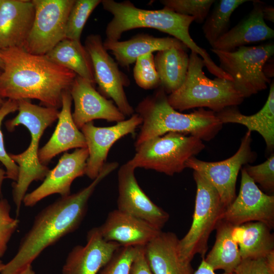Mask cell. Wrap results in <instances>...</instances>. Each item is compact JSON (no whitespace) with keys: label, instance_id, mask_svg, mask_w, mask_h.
<instances>
[{"label":"cell","instance_id":"obj_1","mask_svg":"<svg viewBox=\"0 0 274 274\" xmlns=\"http://www.w3.org/2000/svg\"><path fill=\"white\" fill-rule=\"evenodd\" d=\"M118 166L105 163L97 177L87 187L61 197L41 210L21 239L18 250L0 274H18L48 247L78 228L86 215L88 200L101 181Z\"/></svg>","mask_w":274,"mask_h":274},{"label":"cell","instance_id":"obj_2","mask_svg":"<svg viewBox=\"0 0 274 274\" xmlns=\"http://www.w3.org/2000/svg\"><path fill=\"white\" fill-rule=\"evenodd\" d=\"M4 63L0 75V96L18 101L36 99L46 107L62 106L63 93L77 75L46 55L30 53L22 47L0 50Z\"/></svg>","mask_w":274,"mask_h":274},{"label":"cell","instance_id":"obj_3","mask_svg":"<svg viewBox=\"0 0 274 274\" xmlns=\"http://www.w3.org/2000/svg\"><path fill=\"white\" fill-rule=\"evenodd\" d=\"M135 111L142 119L135 147L150 139L172 132L190 134L208 141L215 136L222 126L214 112L203 108L189 114L177 111L169 104L161 86L143 99Z\"/></svg>","mask_w":274,"mask_h":274},{"label":"cell","instance_id":"obj_4","mask_svg":"<svg viewBox=\"0 0 274 274\" xmlns=\"http://www.w3.org/2000/svg\"><path fill=\"white\" fill-rule=\"evenodd\" d=\"M17 101L18 114L7 121L5 125L12 131L16 126L23 125L28 129L31 137L30 144L24 151L18 154H9L18 166L17 179L12 183L13 200L18 216L30 184L34 181H43L50 170L39 160V142L45 130L58 119L59 112L53 108L34 105L28 99Z\"/></svg>","mask_w":274,"mask_h":274},{"label":"cell","instance_id":"obj_5","mask_svg":"<svg viewBox=\"0 0 274 274\" xmlns=\"http://www.w3.org/2000/svg\"><path fill=\"white\" fill-rule=\"evenodd\" d=\"M203 59L191 51L184 83L167 96L168 102L174 109L183 111L207 107L217 113L243 101L244 97L235 89L232 81L218 77L208 78L203 71Z\"/></svg>","mask_w":274,"mask_h":274},{"label":"cell","instance_id":"obj_6","mask_svg":"<svg viewBox=\"0 0 274 274\" xmlns=\"http://www.w3.org/2000/svg\"><path fill=\"white\" fill-rule=\"evenodd\" d=\"M101 3L104 9L113 15L106 28L107 39L118 41L128 30L151 28L172 35L187 46L193 44L189 33V27L194 21L193 17L182 15L165 8L140 9L129 1L103 0Z\"/></svg>","mask_w":274,"mask_h":274},{"label":"cell","instance_id":"obj_7","mask_svg":"<svg viewBox=\"0 0 274 274\" xmlns=\"http://www.w3.org/2000/svg\"><path fill=\"white\" fill-rule=\"evenodd\" d=\"M204 148L202 141L192 135L168 132L150 139L135 147L127 162L134 167L152 169L168 176L186 168V163Z\"/></svg>","mask_w":274,"mask_h":274},{"label":"cell","instance_id":"obj_8","mask_svg":"<svg viewBox=\"0 0 274 274\" xmlns=\"http://www.w3.org/2000/svg\"><path fill=\"white\" fill-rule=\"evenodd\" d=\"M193 177L197 190L193 221L178 244L180 256L187 263H191L196 254L205 257L210 235L226 209L216 190L203 177L194 171Z\"/></svg>","mask_w":274,"mask_h":274},{"label":"cell","instance_id":"obj_9","mask_svg":"<svg viewBox=\"0 0 274 274\" xmlns=\"http://www.w3.org/2000/svg\"><path fill=\"white\" fill-rule=\"evenodd\" d=\"M211 50L218 57L220 67L231 77L235 89L244 98L267 88L270 80L264 70L273 55V43L244 46L232 51Z\"/></svg>","mask_w":274,"mask_h":274},{"label":"cell","instance_id":"obj_10","mask_svg":"<svg viewBox=\"0 0 274 274\" xmlns=\"http://www.w3.org/2000/svg\"><path fill=\"white\" fill-rule=\"evenodd\" d=\"M35 10L32 26L23 49L46 55L65 39L67 18L75 0H32Z\"/></svg>","mask_w":274,"mask_h":274},{"label":"cell","instance_id":"obj_11","mask_svg":"<svg viewBox=\"0 0 274 274\" xmlns=\"http://www.w3.org/2000/svg\"><path fill=\"white\" fill-rule=\"evenodd\" d=\"M251 131L248 130L237 151L230 158L218 162H206L193 156L186 163V167L201 175L214 187L226 208L236 197V179L242 165L253 162L256 157L251 148Z\"/></svg>","mask_w":274,"mask_h":274},{"label":"cell","instance_id":"obj_12","mask_svg":"<svg viewBox=\"0 0 274 274\" xmlns=\"http://www.w3.org/2000/svg\"><path fill=\"white\" fill-rule=\"evenodd\" d=\"M92 62L95 83L101 92L111 98L126 116L134 114L124 89L130 85L127 76L119 68L118 64L103 45L101 36L91 34L86 39L85 46Z\"/></svg>","mask_w":274,"mask_h":274},{"label":"cell","instance_id":"obj_13","mask_svg":"<svg viewBox=\"0 0 274 274\" xmlns=\"http://www.w3.org/2000/svg\"><path fill=\"white\" fill-rule=\"evenodd\" d=\"M222 219L233 226L260 222L272 229L274 227V196L263 193L243 168L239 193L225 209Z\"/></svg>","mask_w":274,"mask_h":274},{"label":"cell","instance_id":"obj_14","mask_svg":"<svg viewBox=\"0 0 274 274\" xmlns=\"http://www.w3.org/2000/svg\"><path fill=\"white\" fill-rule=\"evenodd\" d=\"M135 169L127 162L118 172L117 209L162 230L169 215L155 204L143 191L135 178Z\"/></svg>","mask_w":274,"mask_h":274},{"label":"cell","instance_id":"obj_15","mask_svg":"<svg viewBox=\"0 0 274 274\" xmlns=\"http://www.w3.org/2000/svg\"><path fill=\"white\" fill-rule=\"evenodd\" d=\"M88 151L86 148L76 149L71 153H64L57 165L50 170L42 183L24 197L23 203L32 207L45 197L59 194L61 197L71 194L75 179L85 175Z\"/></svg>","mask_w":274,"mask_h":274},{"label":"cell","instance_id":"obj_16","mask_svg":"<svg viewBox=\"0 0 274 274\" xmlns=\"http://www.w3.org/2000/svg\"><path fill=\"white\" fill-rule=\"evenodd\" d=\"M142 123L137 113L127 120L117 122L109 127H97L93 121L81 128L88 151L85 175L92 180L98 175L105 164L109 150L114 144L128 134H133Z\"/></svg>","mask_w":274,"mask_h":274},{"label":"cell","instance_id":"obj_17","mask_svg":"<svg viewBox=\"0 0 274 274\" xmlns=\"http://www.w3.org/2000/svg\"><path fill=\"white\" fill-rule=\"evenodd\" d=\"M70 92L74 102L72 117L79 129L95 119L118 122L125 119L112 100L97 92L92 83L80 76H76Z\"/></svg>","mask_w":274,"mask_h":274},{"label":"cell","instance_id":"obj_18","mask_svg":"<svg viewBox=\"0 0 274 274\" xmlns=\"http://www.w3.org/2000/svg\"><path fill=\"white\" fill-rule=\"evenodd\" d=\"M121 246L104 239L98 227L87 232L84 246H75L68 253L61 274H97Z\"/></svg>","mask_w":274,"mask_h":274},{"label":"cell","instance_id":"obj_19","mask_svg":"<svg viewBox=\"0 0 274 274\" xmlns=\"http://www.w3.org/2000/svg\"><path fill=\"white\" fill-rule=\"evenodd\" d=\"M98 228L105 240L121 246H145L162 231L118 209L111 211Z\"/></svg>","mask_w":274,"mask_h":274},{"label":"cell","instance_id":"obj_20","mask_svg":"<svg viewBox=\"0 0 274 274\" xmlns=\"http://www.w3.org/2000/svg\"><path fill=\"white\" fill-rule=\"evenodd\" d=\"M35 10L32 1L2 0L0 50L23 48L31 29Z\"/></svg>","mask_w":274,"mask_h":274},{"label":"cell","instance_id":"obj_21","mask_svg":"<svg viewBox=\"0 0 274 274\" xmlns=\"http://www.w3.org/2000/svg\"><path fill=\"white\" fill-rule=\"evenodd\" d=\"M72 100L70 90L65 91L62 95L61 110L56 128L48 142L39 150V160L44 165L62 152L87 147L85 137L72 117Z\"/></svg>","mask_w":274,"mask_h":274},{"label":"cell","instance_id":"obj_22","mask_svg":"<svg viewBox=\"0 0 274 274\" xmlns=\"http://www.w3.org/2000/svg\"><path fill=\"white\" fill-rule=\"evenodd\" d=\"M253 8L237 25L218 39L213 49L232 51L247 44L274 38V30L265 22L262 9L263 3L253 1Z\"/></svg>","mask_w":274,"mask_h":274},{"label":"cell","instance_id":"obj_23","mask_svg":"<svg viewBox=\"0 0 274 274\" xmlns=\"http://www.w3.org/2000/svg\"><path fill=\"white\" fill-rule=\"evenodd\" d=\"M179 240L172 232L161 231L144 246L145 254L154 274H193L191 263L181 258Z\"/></svg>","mask_w":274,"mask_h":274},{"label":"cell","instance_id":"obj_24","mask_svg":"<svg viewBox=\"0 0 274 274\" xmlns=\"http://www.w3.org/2000/svg\"><path fill=\"white\" fill-rule=\"evenodd\" d=\"M104 48L111 51L118 64L128 67L141 56L172 47L188 50V48L179 40L173 37H155L146 33L135 35L124 41L108 39L103 42Z\"/></svg>","mask_w":274,"mask_h":274},{"label":"cell","instance_id":"obj_25","mask_svg":"<svg viewBox=\"0 0 274 274\" xmlns=\"http://www.w3.org/2000/svg\"><path fill=\"white\" fill-rule=\"evenodd\" d=\"M222 124L234 123L246 126L250 131H256L263 138L268 150L274 147V84H271L267 100L262 108L252 115L242 114L236 106L224 109L216 114Z\"/></svg>","mask_w":274,"mask_h":274},{"label":"cell","instance_id":"obj_26","mask_svg":"<svg viewBox=\"0 0 274 274\" xmlns=\"http://www.w3.org/2000/svg\"><path fill=\"white\" fill-rule=\"evenodd\" d=\"M266 224L249 222L233 226L232 236L238 246L242 259L265 258L274 250V236Z\"/></svg>","mask_w":274,"mask_h":274},{"label":"cell","instance_id":"obj_27","mask_svg":"<svg viewBox=\"0 0 274 274\" xmlns=\"http://www.w3.org/2000/svg\"><path fill=\"white\" fill-rule=\"evenodd\" d=\"M185 49L172 47L158 51L154 63L160 86L170 94L183 84L188 71L189 56Z\"/></svg>","mask_w":274,"mask_h":274},{"label":"cell","instance_id":"obj_28","mask_svg":"<svg viewBox=\"0 0 274 274\" xmlns=\"http://www.w3.org/2000/svg\"><path fill=\"white\" fill-rule=\"evenodd\" d=\"M233 225L221 219L216 228L214 245L204 257L206 262L215 270L233 273L242 261L238 246L232 236Z\"/></svg>","mask_w":274,"mask_h":274},{"label":"cell","instance_id":"obj_29","mask_svg":"<svg viewBox=\"0 0 274 274\" xmlns=\"http://www.w3.org/2000/svg\"><path fill=\"white\" fill-rule=\"evenodd\" d=\"M46 55L52 61L95 83L90 56L81 41L65 38Z\"/></svg>","mask_w":274,"mask_h":274},{"label":"cell","instance_id":"obj_30","mask_svg":"<svg viewBox=\"0 0 274 274\" xmlns=\"http://www.w3.org/2000/svg\"><path fill=\"white\" fill-rule=\"evenodd\" d=\"M247 0H220L215 1L211 13L202 25L204 37L211 46L229 30L230 17L236 8Z\"/></svg>","mask_w":274,"mask_h":274},{"label":"cell","instance_id":"obj_31","mask_svg":"<svg viewBox=\"0 0 274 274\" xmlns=\"http://www.w3.org/2000/svg\"><path fill=\"white\" fill-rule=\"evenodd\" d=\"M101 0H75L68 15L65 30V38L81 41V36L89 16Z\"/></svg>","mask_w":274,"mask_h":274},{"label":"cell","instance_id":"obj_32","mask_svg":"<svg viewBox=\"0 0 274 274\" xmlns=\"http://www.w3.org/2000/svg\"><path fill=\"white\" fill-rule=\"evenodd\" d=\"M214 0H161L164 8L177 14L191 16L198 23H203Z\"/></svg>","mask_w":274,"mask_h":274},{"label":"cell","instance_id":"obj_33","mask_svg":"<svg viewBox=\"0 0 274 274\" xmlns=\"http://www.w3.org/2000/svg\"><path fill=\"white\" fill-rule=\"evenodd\" d=\"M133 73L136 84L142 88L152 89L160 86L153 53L138 57L135 62Z\"/></svg>","mask_w":274,"mask_h":274},{"label":"cell","instance_id":"obj_34","mask_svg":"<svg viewBox=\"0 0 274 274\" xmlns=\"http://www.w3.org/2000/svg\"><path fill=\"white\" fill-rule=\"evenodd\" d=\"M138 247L121 246L97 274H129Z\"/></svg>","mask_w":274,"mask_h":274},{"label":"cell","instance_id":"obj_35","mask_svg":"<svg viewBox=\"0 0 274 274\" xmlns=\"http://www.w3.org/2000/svg\"><path fill=\"white\" fill-rule=\"evenodd\" d=\"M18 104L16 100L7 99L0 108V162L5 166L6 178L16 181L18 175V166L11 158L4 146L1 125L4 118L9 114L18 110Z\"/></svg>","mask_w":274,"mask_h":274},{"label":"cell","instance_id":"obj_36","mask_svg":"<svg viewBox=\"0 0 274 274\" xmlns=\"http://www.w3.org/2000/svg\"><path fill=\"white\" fill-rule=\"evenodd\" d=\"M11 206L6 198H0V258L6 253L8 245L18 227L19 221L10 214Z\"/></svg>","mask_w":274,"mask_h":274},{"label":"cell","instance_id":"obj_37","mask_svg":"<svg viewBox=\"0 0 274 274\" xmlns=\"http://www.w3.org/2000/svg\"><path fill=\"white\" fill-rule=\"evenodd\" d=\"M248 176L266 191L274 190V154L264 162L257 165L246 164L244 167Z\"/></svg>","mask_w":274,"mask_h":274},{"label":"cell","instance_id":"obj_38","mask_svg":"<svg viewBox=\"0 0 274 274\" xmlns=\"http://www.w3.org/2000/svg\"><path fill=\"white\" fill-rule=\"evenodd\" d=\"M232 274H268L265 258L242 259Z\"/></svg>","mask_w":274,"mask_h":274},{"label":"cell","instance_id":"obj_39","mask_svg":"<svg viewBox=\"0 0 274 274\" xmlns=\"http://www.w3.org/2000/svg\"><path fill=\"white\" fill-rule=\"evenodd\" d=\"M129 274H154L146 259L144 247H138V252L131 263Z\"/></svg>","mask_w":274,"mask_h":274},{"label":"cell","instance_id":"obj_40","mask_svg":"<svg viewBox=\"0 0 274 274\" xmlns=\"http://www.w3.org/2000/svg\"><path fill=\"white\" fill-rule=\"evenodd\" d=\"M193 274H218L206 262L204 257L202 260L197 269L194 271ZM220 274H232V273L223 272Z\"/></svg>","mask_w":274,"mask_h":274},{"label":"cell","instance_id":"obj_41","mask_svg":"<svg viewBox=\"0 0 274 274\" xmlns=\"http://www.w3.org/2000/svg\"><path fill=\"white\" fill-rule=\"evenodd\" d=\"M262 12L264 20L274 22V9L272 6H262Z\"/></svg>","mask_w":274,"mask_h":274},{"label":"cell","instance_id":"obj_42","mask_svg":"<svg viewBox=\"0 0 274 274\" xmlns=\"http://www.w3.org/2000/svg\"><path fill=\"white\" fill-rule=\"evenodd\" d=\"M268 274H274V250L265 258Z\"/></svg>","mask_w":274,"mask_h":274},{"label":"cell","instance_id":"obj_43","mask_svg":"<svg viewBox=\"0 0 274 274\" xmlns=\"http://www.w3.org/2000/svg\"><path fill=\"white\" fill-rule=\"evenodd\" d=\"M5 179H7L6 170L2 168L0 166V196L2 194L3 183Z\"/></svg>","mask_w":274,"mask_h":274},{"label":"cell","instance_id":"obj_44","mask_svg":"<svg viewBox=\"0 0 274 274\" xmlns=\"http://www.w3.org/2000/svg\"><path fill=\"white\" fill-rule=\"evenodd\" d=\"M18 274H36V273L33 270L31 265H29Z\"/></svg>","mask_w":274,"mask_h":274},{"label":"cell","instance_id":"obj_45","mask_svg":"<svg viewBox=\"0 0 274 274\" xmlns=\"http://www.w3.org/2000/svg\"><path fill=\"white\" fill-rule=\"evenodd\" d=\"M4 66V60L3 59V56L1 53V52L0 51V69L3 70Z\"/></svg>","mask_w":274,"mask_h":274},{"label":"cell","instance_id":"obj_46","mask_svg":"<svg viewBox=\"0 0 274 274\" xmlns=\"http://www.w3.org/2000/svg\"><path fill=\"white\" fill-rule=\"evenodd\" d=\"M5 263H4L1 259H0V273L2 271V270L4 269V267L5 266Z\"/></svg>","mask_w":274,"mask_h":274},{"label":"cell","instance_id":"obj_47","mask_svg":"<svg viewBox=\"0 0 274 274\" xmlns=\"http://www.w3.org/2000/svg\"><path fill=\"white\" fill-rule=\"evenodd\" d=\"M1 72H0V75H1ZM5 101H4L3 98L0 96V108L2 107V106L3 105L4 103L5 102Z\"/></svg>","mask_w":274,"mask_h":274},{"label":"cell","instance_id":"obj_48","mask_svg":"<svg viewBox=\"0 0 274 274\" xmlns=\"http://www.w3.org/2000/svg\"><path fill=\"white\" fill-rule=\"evenodd\" d=\"M1 3H2V0H0V7H1Z\"/></svg>","mask_w":274,"mask_h":274}]
</instances>
